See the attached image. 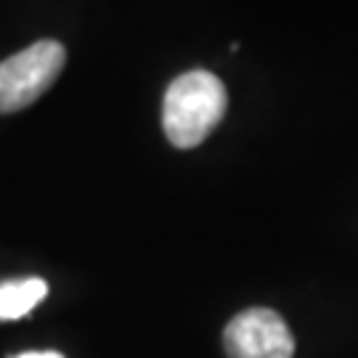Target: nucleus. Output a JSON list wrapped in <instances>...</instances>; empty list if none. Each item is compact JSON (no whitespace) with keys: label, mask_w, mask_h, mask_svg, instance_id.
<instances>
[{"label":"nucleus","mask_w":358,"mask_h":358,"mask_svg":"<svg viewBox=\"0 0 358 358\" xmlns=\"http://www.w3.org/2000/svg\"><path fill=\"white\" fill-rule=\"evenodd\" d=\"M226 85L205 69L176 77L165 90L162 128L167 141L178 149H194L217 128L226 115Z\"/></svg>","instance_id":"obj_1"},{"label":"nucleus","mask_w":358,"mask_h":358,"mask_svg":"<svg viewBox=\"0 0 358 358\" xmlns=\"http://www.w3.org/2000/svg\"><path fill=\"white\" fill-rule=\"evenodd\" d=\"M64 62V45L56 40H38L0 62V115L19 112L38 101L62 75Z\"/></svg>","instance_id":"obj_2"},{"label":"nucleus","mask_w":358,"mask_h":358,"mask_svg":"<svg viewBox=\"0 0 358 358\" xmlns=\"http://www.w3.org/2000/svg\"><path fill=\"white\" fill-rule=\"evenodd\" d=\"M229 358H292L294 337L271 308H250L234 316L223 332Z\"/></svg>","instance_id":"obj_3"},{"label":"nucleus","mask_w":358,"mask_h":358,"mask_svg":"<svg viewBox=\"0 0 358 358\" xmlns=\"http://www.w3.org/2000/svg\"><path fill=\"white\" fill-rule=\"evenodd\" d=\"M48 294V284L29 276V279H13L0 284V321H13L27 316L35 306H40Z\"/></svg>","instance_id":"obj_4"},{"label":"nucleus","mask_w":358,"mask_h":358,"mask_svg":"<svg viewBox=\"0 0 358 358\" xmlns=\"http://www.w3.org/2000/svg\"><path fill=\"white\" fill-rule=\"evenodd\" d=\"M16 358H64L62 353H53V350H32V353H22Z\"/></svg>","instance_id":"obj_5"}]
</instances>
